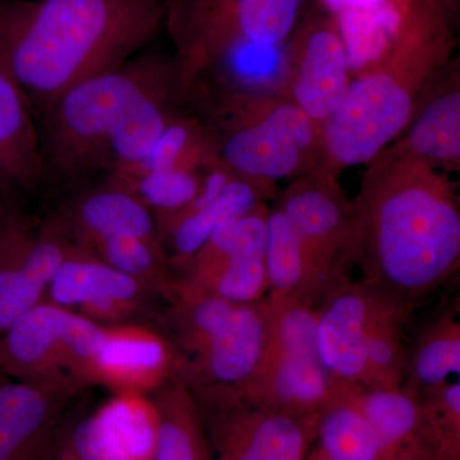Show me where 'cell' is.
I'll list each match as a JSON object with an SVG mask.
<instances>
[{"mask_svg": "<svg viewBox=\"0 0 460 460\" xmlns=\"http://www.w3.org/2000/svg\"><path fill=\"white\" fill-rule=\"evenodd\" d=\"M316 131L317 124L295 102H284L260 122L242 127L226 138L224 165L250 180L292 177L316 142Z\"/></svg>", "mask_w": 460, "mask_h": 460, "instance_id": "10", "label": "cell"}, {"mask_svg": "<svg viewBox=\"0 0 460 460\" xmlns=\"http://www.w3.org/2000/svg\"><path fill=\"white\" fill-rule=\"evenodd\" d=\"M376 432L390 460H447L419 395L402 387L366 389L341 383Z\"/></svg>", "mask_w": 460, "mask_h": 460, "instance_id": "16", "label": "cell"}, {"mask_svg": "<svg viewBox=\"0 0 460 460\" xmlns=\"http://www.w3.org/2000/svg\"><path fill=\"white\" fill-rule=\"evenodd\" d=\"M146 290L153 292L81 248L58 269L47 295L50 304L78 308V314L98 323L118 325L137 313Z\"/></svg>", "mask_w": 460, "mask_h": 460, "instance_id": "14", "label": "cell"}, {"mask_svg": "<svg viewBox=\"0 0 460 460\" xmlns=\"http://www.w3.org/2000/svg\"><path fill=\"white\" fill-rule=\"evenodd\" d=\"M177 371L174 345L154 330L131 323L104 326L93 384H102L115 394L147 396L177 380Z\"/></svg>", "mask_w": 460, "mask_h": 460, "instance_id": "12", "label": "cell"}, {"mask_svg": "<svg viewBox=\"0 0 460 460\" xmlns=\"http://www.w3.org/2000/svg\"><path fill=\"white\" fill-rule=\"evenodd\" d=\"M269 295L296 298L305 304L307 271L301 241L279 208L269 211L266 220L265 255Z\"/></svg>", "mask_w": 460, "mask_h": 460, "instance_id": "29", "label": "cell"}, {"mask_svg": "<svg viewBox=\"0 0 460 460\" xmlns=\"http://www.w3.org/2000/svg\"><path fill=\"white\" fill-rule=\"evenodd\" d=\"M72 229L77 246L84 251L96 241L111 235L129 234L160 241L153 211L129 190L111 184L84 196L75 205Z\"/></svg>", "mask_w": 460, "mask_h": 460, "instance_id": "18", "label": "cell"}, {"mask_svg": "<svg viewBox=\"0 0 460 460\" xmlns=\"http://www.w3.org/2000/svg\"><path fill=\"white\" fill-rule=\"evenodd\" d=\"M41 138L25 93L0 66V184L32 192L44 183Z\"/></svg>", "mask_w": 460, "mask_h": 460, "instance_id": "17", "label": "cell"}, {"mask_svg": "<svg viewBox=\"0 0 460 460\" xmlns=\"http://www.w3.org/2000/svg\"><path fill=\"white\" fill-rule=\"evenodd\" d=\"M459 374L460 321L456 310L445 311L426 326L408 353L402 387L420 395Z\"/></svg>", "mask_w": 460, "mask_h": 460, "instance_id": "23", "label": "cell"}, {"mask_svg": "<svg viewBox=\"0 0 460 460\" xmlns=\"http://www.w3.org/2000/svg\"><path fill=\"white\" fill-rule=\"evenodd\" d=\"M259 204L255 186L246 180L233 178L214 201L183 217L165 233L171 239L174 261L186 265L222 224L250 213Z\"/></svg>", "mask_w": 460, "mask_h": 460, "instance_id": "26", "label": "cell"}, {"mask_svg": "<svg viewBox=\"0 0 460 460\" xmlns=\"http://www.w3.org/2000/svg\"><path fill=\"white\" fill-rule=\"evenodd\" d=\"M87 252L169 301L174 296L177 279L169 272L162 242L129 234L111 235L91 244Z\"/></svg>", "mask_w": 460, "mask_h": 460, "instance_id": "27", "label": "cell"}, {"mask_svg": "<svg viewBox=\"0 0 460 460\" xmlns=\"http://www.w3.org/2000/svg\"><path fill=\"white\" fill-rule=\"evenodd\" d=\"M150 401L155 413L151 460H211L204 422L186 384L172 380Z\"/></svg>", "mask_w": 460, "mask_h": 460, "instance_id": "19", "label": "cell"}, {"mask_svg": "<svg viewBox=\"0 0 460 460\" xmlns=\"http://www.w3.org/2000/svg\"><path fill=\"white\" fill-rule=\"evenodd\" d=\"M172 91L177 81L151 91L132 105L115 127L111 137V172L137 165L150 153L157 138L174 119Z\"/></svg>", "mask_w": 460, "mask_h": 460, "instance_id": "24", "label": "cell"}, {"mask_svg": "<svg viewBox=\"0 0 460 460\" xmlns=\"http://www.w3.org/2000/svg\"><path fill=\"white\" fill-rule=\"evenodd\" d=\"M0 190H3L2 184H0ZM8 206L4 205V202L2 201V198H0V217L4 214V211L7 210Z\"/></svg>", "mask_w": 460, "mask_h": 460, "instance_id": "36", "label": "cell"}, {"mask_svg": "<svg viewBox=\"0 0 460 460\" xmlns=\"http://www.w3.org/2000/svg\"><path fill=\"white\" fill-rule=\"evenodd\" d=\"M215 460H305L320 414L277 410L235 386H189Z\"/></svg>", "mask_w": 460, "mask_h": 460, "instance_id": "6", "label": "cell"}, {"mask_svg": "<svg viewBox=\"0 0 460 460\" xmlns=\"http://www.w3.org/2000/svg\"><path fill=\"white\" fill-rule=\"evenodd\" d=\"M164 22L165 0H0V66L45 114L146 50Z\"/></svg>", "mask_w": 460, "mask_h": 460, "instance_id": "2", "label": "cell"}, {"mask_svg": "<svg viewBox=\"0 0 460 460\" xmlns=\"http://www.w3.org/2000/svg\"><path fill=\"white\" fill-rule=\"evenodd\" d=\"M385 296L362 281H350L316 308L317 353L335 381L366 387V330Z\"/></svg>", "mask_w": 460, "mask_h": 460, "instance_id": "13", "label": "cell"}, {"mask_svg": "<svg viewBox=\"0 0 460 460\" xmlns=\"http://www.w3.org/2000/svg\"><path fill=\"white\" fill-rule=\"evenodd\" d=\"M374 162L353 202L362 283L416 310L458 271V198L445 175L399 146Z\"/></svg>", "mask_w": 460, "mask_h": 460, "instance_id": "1", "label": "cell"}, {"mask_svg": "<svg viewBox=\"0 0 460 460\" xmlns=\"http://www.w3.org/2000/svg\"><path fill=\"white\" fill-rule=\"evenodd\" d=\"M268 330V296L233 305L181 341L177 380L187 386L244 385L261 363Z\"/></svg>", "mask_w": 460, "mask_h": 460, "instance_id": "9", "label": "cell"}, {"mask_svg": "<svg viewBox=\"0 0 460 460\" xmlns=\"http://www.w3.org/2000/svg\"><path fill=\"white\" fill-rule=\"evenodd\" d=\"M420 401L438 432L447 460H460V383L447 381L420 393Z\"/></svg>", "mask_w": 460, "mask_h": 460, "instance_id": "34", "label": "cell"}, {"mask_svg": "<svg viewBox=\"0 0 460 460\" xmlns=\"http://www.w3.org/2000/svg\"><path fill=\"white\" fill-rule=\"evenodd\" d=\"M202 181L195 172L168 169L148 172L129 181H109L111 186L129 190L144 202L160 223L178 213L198 195Z\"/></svg>", "mask_w": 460, "mask_h": 460, "instance_id": "32", "label": "cell"}, {"mask_svg": "<svg viewBox=\"0 0 460 460\" xmlns=\"http://www.w3.org/2000/svg\"><path fill=\"white\" fill-rule=\"evenodd\" d=\"M269 211L261 204L222 224L187 265L186 279H196L242 256H263Z\"/></svg>", "mask_w": 460, "mask_h": 460, "instance_id": "28", "label": "cell"}, {"mask_svg": "<svg viewBox=\"0 0 460 460\" xmlns=\"http://www.w3.org/2000/svg\"><path fill=\"white\" fill-rule=\"evenodd\" d=\"M399 66L393 60L350 81L341 107L323 123V148L332 164H367L407 128L417 80Z\"/></svg>", "mask_w": 460, "mask_h": 460, "instance_id": "7", "label": "cell"}, {"mask_svg": "<svg viewBox=\"0 0 460 460\" xmlns=\"http://www.w3.org/2000/svg\"><path fill=\"white\" fill-rule=\"evenodd\" d=\"M293 102L314 124L337 111L350 84V66L337 22L314 21L296 39Z\"/></svg>", "mask_w": 460, "mask_h": 460, "instance_id": "15", "label": "cell"}, {"mask_svg": "<svg viewBox=\"0 0 460 460\" xmlns=\"http://www.w3.org/2000/svg\"><path fill=\"white\" fill-rule=\"evenodd\" d=\"M414 308L385 296L366 330V389L402 387L407 367L405 329Z\"/></svg>", "mask_w": 460, "mask_h": 460, "instance_id": "20", "label": "cell"}, {"mask_svg": "<svg viewBox=\"0 0 460 460\" xmlns=\"http://www.w3.org/2000/svg\"><path fill=\"white\" fill-rule=\"evenodd\" d=\"M186 286L211 293L237 305L256 304L269 295L263 256H242L196 278L180 279Z\"/></svg>", "mask_w": 460, "mask_h": 460, "instance_id": "31", "label": "cell"}, {"mask_svg": "<svg viewBox=\"0 0 460 460\" xmlns=\"http://www.w3.org/2000/svg\"><path fill=\"white\" fill-rule=\"evenodd\" d=\"M104 326L74 310L41 302L0 335V377L59 384H93Z\"/></svg>", "mask_w": 460, "mask_h": 460, "instance_id": "5", "label": "cell"}, {"mask_svg": "<svg viewBox=\"0 0 460 460\" xmlns=\"http://www.w3.org/2000/svg\"><path fill=\"white\" fill-rule=\"evenodd\" d=\"M296 230L307 271L305 305L317 308L350 283L359 260V230L353 204L329 181H304L284 193L278 206Z\"/></svg>", "mask_w": 460, "mask_h": 460, "instance_id": "8", "label": "cell"}, {"mask_svg": "<svg viewBox=\"0 0 460 460\" xmlns=\"http://www.w3.org/2000/svg\"><path fill=\"white\" fill-rule=\"evenodd\" d=\"M196 138L198 132L192 123L174 118L141 163L126 171L111 172V181L136 180L168 169L193 172V165L201 159V147Z\"/></svg>", "mask_w": 460, "mask_h": 460, "instance_id": "33", "label": "cell"}, {"mask_svg": "<svg viewBox=\"0 0 460 460\" xmlns=\"http://www.w3.org/2000/svg\"><path fill=\"white\" fill-rule=\"evenodd\" d=\"M316 440L332 460H390L371 423L339 381L334 399L321 411Z\"/></svg>", "mask_w": 460, "mask_h": 460, "instance_id": "25", "label": "cell"}, {"mask_svg": "<svg viewBox=\"0 0 460 460\" xmlns=\"http://www.w3.org/2000/svg\"><path fill=\"white\" fill-rule=\"evenodd\" d=\"M153 450L120 434L102 413L66 416L57 432L53 460H151Z\"/></svg>", "mask_w": 460, "mask_h": 460, "instance_id": "21", "label": "cell"}, {"mask_svg": "<svg viewBox=\"0 0 460 460\" xmlns=\"http://www.w3.org/2000/svg\"><path fill=\"white\" fill-rule=\"evenodd\" d=\"M404 144L411 156L429 165L458 164L460 159V91L453 87L440 93L413 114Z\"/></svg>", "mask_w": 460, "mask_h": 460, "instance_id": "22", "label": "cell"}, {"mask_svg": "<svg viewBox=\"0 0 460 460\" xmlns=\"http://www.w3.org/2000/svg\"><path fill=\"white\" fill-rule=\"evenodd\" d=\"M171 62L142 51L128 63L75 84L54 102L42 142L45 174L75 181L111 168V137L142 96L177 81Z\"/></svg>", "mask_w": 460, "mask_h": 460, "instance_id": "3", "label": "cell"}, {"mask_svg": "<svg viewBox=\"0 0 460 460\" xmlns=\"http://www.w3.org/2000/svg\"><path fill=\"white\" fill-rule=\"evenodd\" d=\"M269 330L261 363L242 392L288 413L310 416L332 402L337 381L320 361L316 308L268 296Z\"/></svg>", "mask_w": 460, "mask_h": 460, "instance_id": "4", "label": "cell"}, {"mask_svg": "<svg viewBox=\"0 0 460 460\" xmlns=\"http://www.w3.org/2000/svg\"><path fill=\"white\" fill-rule=\"evenodd\" d=\"M305 460H332L329 458L328 456H326L325 453L323 452V450L320 449L319 447H317V449H314V452L313 454H308L307 459Z\"/></svg>", "mask_w": 460, "mask_h": 460, "instance_id": "35", "label": "cell"}, {"mask_svg": "<svg viewBox=\"0 0 460 460\" xmlns=\"http://www.w3.org/2000/svg\"><path fill=\"white\" fill-rule=\"evenodd\" d=\"M78 390L0 377V460H53L58 429Z\"/></svg>", "mask_w": 460, "mask_h": 460, "instance_id": "11", "label": "cell"}, {"mask_svg": "<svg viewBox=\"0 0 460 460\" xmlns=\"http://www.w3.org/2000/svg\"><path fill=\"white\" fill-rule=\"evenodd\" d=\"M304 0H234L233 25L239 40L274 48L292 31Z\"/></svg>", "mask_w": 460, "mask_h": 460, "instance_id": "30", "label": "cell"}]
</instances>
